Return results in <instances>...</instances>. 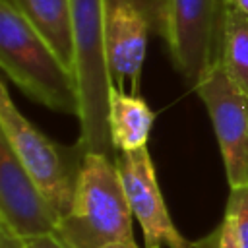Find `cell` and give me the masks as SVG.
I'll use <instances>...</instances> for the list:
<instances>
[{"mask_svg":"<svg viewBox=\"0 0 248 248\" xmlns=\"http://www.w3.org/2000/svg\"><path fill=\"white\" fill-rule=\"evenodd\" d=\"M74 78L79 95V138L85 153L112 157L108 128L110 95L116 87L107 56V0H70ZM114 159V157H112Z\"/></svg>","mask_w":248,"mask_h":248,"instance_id":"obj_1","label":"cell"},{"mask_svg":"<svg viewBox=\"0 0 248 248\" xmlns=\"http://www.w3.org/2000/svg\"><path fill=\"white\" fill-rule=\"evenodd\" d=\"M0 68L25 97L78 118L74 72L6 0H0Z\"/></svg>","mask_w":248,"mask_h":248,"instance_id":"obj_2","label":"cell"},{"mask_svg":"<svg viewBox=\"0 0 248 248\" xmlns=\"http://www.w3.org/2000/svg\"><path fill=\"white\" fill-rule=\"evenodd\" d=\"M114 159L103 153H85L83 157L72 211L60 221L56 232L72 248L136 242L134 215Z\"/></svg>","mask_w":248,"mask_h":248,"instance_id":"obj_3","label":"cell"},{"mask_svg":"<svg viewBox=\"0 0 248 248\" xmlns=\"http://www.w3.org/2000/svg\"><path fill=\"white\" fill-rule=\"evenodd\" d=\"M0 134L8 140L23 169L41 188L60 221L70 215L85 157L79 141L66 145L43 134L27 120L0 81Z\"/></svg>","mask_w":248,"mask_h":248,"instance_id":"obj_4","label":"cell"},{"mask_svg":"<svg viewBox=\"0 0 248 248\" xmlns=\"http://www.w3.org/2000/svg\"><path fill=\"white\" fill-rule=\"evenodd\" d=\"M232 0H157V35L174 70L196 87L221 62L227 12Z\"/></svg>","mask_w":248,"mask_h":248,"instance_id":"obj_5","label":"cell"},{"mask_svg":"<svg viewBox=\"0 0 248 248\" xmlns=\"http://www.w3.org/2000/svg\"><path fill=\"white\" fill-rule=\"evenodd\" d=\"M203 101L225 165L229 188L248 186V97L215 64L194 87Z\"/></svg>","mask_w":248,"mask_h":248,"instance_id":"obj_6","label":"cell"},{"mask_svg":"<svg viewBox=\"0 0 248 248\" xmlns=\"http://www.w3.org/2000/svg\"><path fill=\"white\" fill-rule=\"evenodd\" d=\"M114 161L132 215L141 227L145 248H192V242L180 234L170 219L147 147L118 151Z\"/></svg>","mask_w":248,"mask_h":248,"instance_id":"obj_7","label":"cell"},{"mask_svg":"<svg viewBox=\"0 0 248 248\" xmlns=\"http://www.w3.org/2000/svg\"><path fill=\"white\" fill-rule=\"evenodd\" d=\"M60 217L0 134V227L21 240L58 232Z\"/></svg>","mask_w":248,"mask_h":248,"instance_id":"obj_8","label":"cell"},{"mask_svg":"<svg viewBox=\"0 0 248 248\" xmlns=\"http://www.w3.org/2000/svg\"><path fill=\"white\" fill-rule=\"evenodd\" d=\"M157 31V0H107V56L118 89L138 93L147 37Z\"/></svg>","mask_w":248,"mask_h":248,"instance_id":"obj_9","label":"cell"},{"mask_svg":"<svg viewBox=\"0 0 248 248\" xmlns=\"http://www.w3.org/2000/svg\"><path fill=\"white\" fill-rule=\"evenodd\" d=\"M74 72V33L70 0H6Z\"/></svg>","mask_w":248,"mask_h":248,"instance_id":"obj_10","label":"cell"},{"mask_svg":"<svg viewBox=\"0 0 248 248\" xmlns=\"http://www.w3.org/2000/svg\"><path fill=\"white\" fill-rule=\"evenodd\" d=\"M153 120L155 114L141 95L114 87L108 108V128L114 149L136 151L147 147Z\"/></svg>","mask_w":248,"mask_h":248,"instance_id":"obj_11","label":"cell"},{"mask_svg":"<svg viewBox=\"0 0 248 248\" xmlns=\"http://www.w3.org/2000/svg\"><path fill=\"white\" fill-rule=\"evenodd\" d=\"M221 64L229 79L248 97V16L236 8L234 0L227 12Z\"/></svg>","mask_w":248,"mask_h":248,"instance_id":"obj_12","label":"cell"},{"mask_svg":"<svg viewBox=\"0 0 248 248\" xmlns=\"http://www.w3.org/2000/svg\"><path fill=\"white\" fill-rule=\"evenodd\" d=\"M192 248H240L238 232H236V223L232 215L225 211L221 223L202 240L192 242Z\"/></svg>","mask_w":248,"mask_h":248,"instance_id":"obj_13","label":"cell"},{"mask_svg":"<svg viewBox=\"0 0 248 248\" xmlns=\"http://www.w3.org/2000/svg\"><path fill=\"white\" fill-rule=\"evenodd\" d=\"M225 211L229 215H232V219L236 223L240 248H248V186L232 188L229 192Z\"/></svg>","mask_w":248,"mask_h":248,"instance_id":"obj_14","label":"cell"},{"mask_svg":"<svg viewBox=\"0 0 248 248\" xmlns=\"http://www.w3.org/2000/svg\"><path fill=\"white\" fill-rule=\"evenodd\" d=\"M25 248H72L60 234L52 232V234H43V236H35V238H27L23 240Z\"/></svg>","mask_w":248,"mask_h":248,"instance_id":"obj_15","label":"cell"},{"mask_svg":"<svg viewBox=\"0 0 248 248\" xmlns=\"http://www.w3.org/2000/svg\"><path fill=\"white\" fill-rule=\"evenodd\" d=\"M0 248H25L23 240L12 234L8 229L0 227Z\"/></svg>","mask_w":248,"mask_h":248,"instance_id":"obj_16","label":"cell"},{"mask_svg":"<svg viewBox=\"0 0 248 248\" xmlns=\"http://www.w3.org/2000/svg\"><path fill=\"white\" fill-rule=\"evenodd\" d=\"M103 248H140L136 242H112V244H107Z\"/></svg>","mask_w":248,"mask_h":248,"instance_id":"obj_17","label":"cell"},{"mask_svg":"<svg viewBox=\"0 0 248 248\" xmlns=\"http://www.w3.org/2000/svg\"><path fill=\"white\" fill-rule=\"evenodd\" d=\"M234 4H236V8H238L242 14L248 16V0H234Z\"/></svg>","mask_w":248,"mask_h":248,"instance_id":"obj_18","label":"cell"}]
</instances>
